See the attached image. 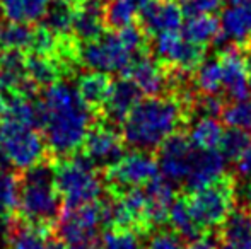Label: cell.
<instances>
[{
  "label": "cell",
  "instance_id": "obj_23",
  "mask_svg": "<svg viewBox=\"0 0 251 249\" xmlns=\"http://www.w3.org/2000/svg\"><path fill=\"white\" fill-rule=\"evenodd\" d=\"M113 80L104 72H87L82 73L77 80V92L82 97V101L89 108H102V104L108 99V94L111 91Z\"/></svg>",
  "mask_w": 251,
  "mask_h": 249
},
{
  "label": "cell",
  "instance_id": "obj_8",
  "mask_svg": "<svg viewBox=\"0 0 251 249\" xmlns=\"http://www.w3.org/2000/svg\"><path fill=\"white\" fill-rule=\"evenodd\" d=\"M106 224L104 202H93L80 206H67L58 217V234L70 248L84 246L94 241L98 229Z\"/></svg>",
  "mask_w": 251,
  "mask_h": 249
},
{
  "label": "cell",
  "instance_id": "obj_18",
  "mask_svg": "<svg viewBox=\"0 0 251 249\" xmlns=\"http://www.w3.org/2000/svg\"><path fill=\"white\" fill-rule=\"evenodd\" d=\"M140 16L144 29L151 34L178 31L183 26V10L173 0H151Z\"/></svg>",
  "mask_w": 251,
  "mask_h": 249
},
{
  "label": "cell",
  "instance_id": "obj_25",
  "mask_svg": "<svg viewBox=\"0 0 251 249\" xmlns=\"http://www.w3.org/2000/svg\"><path fill=\"white\" fill-rule=\"evenodd\" d=\"M151 0H109L104 9V23L113 29H122L133 24Z\"/></svg>",
  "mask_w": 251,
  "mask_h": 249
},
{
  "label": "cell",
  "instance_id": "obj_32",
  "mask_svg": "<svg viewBox=\"0 0 251 249\" xmlns=\"http://www.w3.org/2000/svg\"><path fill=\"white\" fill-rule=\"evenodd\" d=\"M21 178L10 171H0V215L10 217L19 206Z\"/></svg>",
  "mask_w": 251,
  "mask_h": 249
},
{
  "label": "cell",
  "instance_id": "obj_17",
  "mask_svg": "<svg viewBox=\"0 0 251 249\" xmlns=\"http://www.w3.org/2000/svg\"><path fill=\"white\" fill-rule=\"evenodd\" d=\"M146 217L147 226H162L168 220L169 210L175 203V188L164 176H155L151 183L146 184Z\"/></svg>",
  "mask_w": 251,
  "mask_h": 249
},
{
  "label": "cell",
  "instance_id": "obj_12",
  "mask_svg": "<svg viewBox=\"0 0 251 249\" xmlns=\"http://www.w3.org/2000/svg\"><path fill=\"white\" fill-rule=\"evenodd\" d=\"M84 156L94 166L106 167L123 156V136L108 125H100L89 130L84 140Z\"/></svg>",
  "mask_w": 251,
  "mask_h": 249
},
{
  "label": "cell",
  "instance_id": "obj_40",
  "mask_svg": "<svg viewBox=\"0 0 251 249\" xmlns=\"http://www.w3.org/2000/svg\"><path fill=\"white\" fill-rule=\"evenodd\" d=\"M238 169L243 176L251 178V145H250V149L246 150L245 156L238 160Z\"/></svg>",
  "mask_w": 251,
  "mask_h": 249
},
{
  "label": "cell",
  "instance_id": "obj_4",
  "mask_svg": "<svg viewBox=\"0 0 251 249\" xmlns=\"http://www.w3.org/2000/svg\"><path fill=\"white\" fill-rule=\"evenodd\" d=\"M53 180L65 206H80L100 200L102 183L96 166L86 156L65 157L53 166Z\"/></svg>",
  "mask_w": 251,
  "mask_h": 249
},
{
  "label": "cell",
  "instance_id": "obj_5",
  "mask_svg": "<svg viewBox=\"0 0 251 249\" xmlns=\"http://www.w3.org/2000/svg\"><path fill=\"white\" fill-rule=\"evenodd\" d=\"M47 149L45 136L34 126L5 120L0 123V156L14 169L26 171L43 162Z\"/></svg>",
  "mask_w": 251,
  "mask_h": 249
},
{
  "label": "cell",
  "instance_id": "obj_33",
  "mask_svg": "<svg viewBox=\"0 0 251 249\" xmlns=\"http://www.w3.org/2000/svg\"><path fill=\"white\" fill-rule=\"evenodd\" d=\"M251 145V136L246 130H239V128H229L227 132H224L221 138V152L226 159L229 160H236L238 162L243 156L246 154V150Z\"/></svg>",
  "mask_w": 251,
  "mask_h": 249
},
{
  "label": "cell",
  "instance_id": "obj_20",
  "mask_svg": "<svg viewBox=\"0 0 251 249\" xmlns=\"http://www.w3.org/2000/svg\"><path fill=\"white\" fill-rule=\"evenodd\" d=\"M221 29L229 41L236 45L251 43V2L229 5L221 17Z\"/></svg>",
  "mask_w": 251,
  "mask_h": 249
},
{
  "label": "cell",
  "instance_id": "obj_27",
  "mask_svg": "<svg viewBox=\"0 0 251 249\" xmlns=\"http://www.w3.org/2000/svg\"><path fill=\"white\" fill-rule=\"evenodd\" d=\"M168 220L173 227V232L183 239H199L201 236V229L195 222L186 198H176L169 210Z\"/></svg>",
  "mask_w": 251,
  "mask_h": 249
},
{
  "label": "cell",
  "instance_id": "obj_15",
  "mask_svg": "<svg viewBox=\"0 0 251 249\" xmlns=\"http://www.w3.org/2000/svg\"><path fill=\"white\" fill-rule=\"evenodd\" d=\"M125 73L146 96H161L169 87V73L164 70L162 63L149 57H137Z\"/></svg>",
  "mask_w": 251,
  "mask_h": 249
},
{
  "label": "cell",
  "instance_id": "obj_24",
  "mask_svg": "<svg viewBox=\"0 0 251 249\" xmlns=\"http://www.w3.org/2000/svg\"><path fill=\"white\" fill-rule=\"evenodd\" d=\"M50 226L24 222L10 230L9 249H48L50 244Z\"/></svg>",
  "mask_w": 251,
  "mask_h": 249
},
{
  "label": "cell",
  "instance_id": "obj_44",
  "mask_svg": "<svg viewBox=\"0 0 251 249\" xmlns=\"http://www.w3.org/2000/svg\"><path fill=\"white\" fill-rule=\"evenodd\" d=\"M72 249H101L100 246H96V244L89 243V244H84V246H77V248H72Z\"/></svg>",
  "mask_w": 251,
  "mask_h": 249
},
{
  "label": "cell",
  "instance_id": "obj_38",
  "mask_svg": "<svg viewBox=\"0 0 251 249\" xmlns=\"http://www.w3.org/2000/svg\"><path fill=\"white\" fill-rule=\"evenodd\" d=\"M146 249H183V246L175 232L159 230V232H155V236L151 237Z\"/></svg>",
  "mask_w": 251,
  "mask_h": 249
},
{
  "label": "cell",
  "instance_id": "obj_30",
  "mask_svg": "<svg viewBox=\"0 0 251 249\" xmlns=\"http://www.w3.org/2000/svg\"><path fill=\"white\" fill-rule=\"evenodd\" d=\"M75 0H51L47 12V26L58 36H70Z\"/></svg>",
  "mask_w": 251,
  "mask_h": 249
},
{
  "label": "cell",
  "instance_id": "obj_42",
  "mask_svg": "<svg viewBox=\"0 0 251 249\" xmlns=\"http://www.w3.org/2000/svg\"><path fill=\"white\" fill-rule=\"evenodd\" d=\"M48 249H70V246L67 243H63V241H50Z\"/></svg>",
  "mask_w": 251,
  "mask_h": 249
},
{
  "label": "cell",
  "instance_id": "obj_16",
  "mask_svg": "<svg viewBox=\"0 0 251 249\" xmlns=\"http://www.w3.org/2000/svg\"><path fill=\"white\" fill-rule=\"evenodd\" d=\"M142 96V91L128 77L115 80L111 86V91L108 94V99L102 104L106 120L109 123H123V120L139 104Z\"/></svg>",
  "mask_w": 251,
  "mask_h": 249
},
{
  "label": "cell",
  "instance_id": "obj_7",
  "mask_svg": "<svg viewBox=\"0 0 251 249\" xmlns=\"http://www.w3.org/2000/svg\"><path fill=\"white\" fill-rule=\"evenodd\" d=\"M236 186L231 178H221L215 183L192 191L186 198L195 222L201 230L222 226L226 217L231 213L234 203Z\"/></svg>",
  "mask_w": 251,
  "mask_h": 249
},
{
  "label": "cell",
  "instance_id": "obj_3",
  "mask_svg": "<svg viewBox=\"0 0 251 249\" xmlns=\"http://www.w3.org/2000/svg\"><path fill=\"white\" fill-rule=\"evenodd\" d=\"M60 195L53 180V167L45 162L24 171L21 178L19 213L24 222L50 226L58 217Z\"/></svg>",
  "mask_w": 251,
  "mask_h": 249
},
{
  "label": "cell",
  "instance_id": "obj_36",
  "mask_svg": "<svg viewBox=\"0 0 251 249\" xmlns=\"http://www.w3.org/2000/svg\"><path fill=\"white\" fill-rule=\"evenodd\" d=\"M224 0H181L183 16H203V14H214L221 9Z\"/></svg>",
  "mask_w": 251,
  "mask_h": 249
},
{
  "label": "cell",
  "instance_id": "obj_21",
  "mask_svg": "<svg viewBox=\"0 0 251 249\" xmlns=\"http://www.w3.org/2000/svg\"><path fill=\"white\" fill-rule=\"evenodd\" d=\"M51 0H0V14L17 24H36L45 19Z\"/></svg>",
  "mask_w": 251,
  "mask_h": 249
},
{
  "label": "cell",
  "instance_id": "obj_11",
  "mask_svg": "<svg viewBox=\"0 0 251 249\" xmlns=\"http://www.w3.org/2000/svg\"><path fill=\"white\" fill-rule=\"evenodd\" d=\"M193 152L195 147L190 142L188 135L176 132L168 136L159 147L157 156V166L162 176L171 183H183L190 171Z\"/></svg>",
  "mask_w": 251,
  "mask_h": 249
},
{
  "label": "cell",
  "instance_id": "obj_47",
  "mask_svg": "<svg viewBox=\"0 0 251 249\" xmlns=\"http://www.w3.org/2000/svg\"><path fill=\"white\" fill-rule=\"evenodd\" d=\"M0 79H2V65H0Z\"/></svg>",
  "mask_w": 251,
  "mask_h": 249
},
{
  "label": "cell",
  "instance_id": "obj_43",
  "mask_svg": "<svg viewBox=\"0 0 251 249\" xmlns=\"http://www.w3.org/2000/svg\"><path fill=\"white\" fill-rule=\"evenodd\" d=\"M243 200H245V203L251 208V183L243 189Z\"/></svg>",
  "mask_w": 251,
  "mask_h": 249
},
{
  "label": "cell",
  "instance_id": "obj_37",
  "mask_svg": "<svg viewBox=\"0 0 251 249\" xmlns=\"http://www.w3.org/2000/svg\"><path fill=\"white\" fill-rule=\"evenodd\" d=\"M224 99L219 94H203L197 103V108L203 116H219L224 110Z\"/></svg>",
  "mask_w": 251,
  "mask_h": 249
},
{
  "label": "cell",
  "instance_id": "obj_26",
  "mask_svg": "<svg viewBox=\"0 0 251 249\" xmlns=\"http://www.w3.org/2000/svg\"><path fill=\"white\" fill-rule=\"evenodd\" d=\"M221 33V21L214 17V14L192 16L183 26V36L193 43L205 48V45L212 43Z\"/></svg>",
  "mask_w": 251,
  "mask_h": 249
},
{
  "label": "cell",
  "instance_id": "obj_34",
  "mask_svg": "<svg viewBox=\"0 0 251 249\" xmlns=\"http://www.w3.org/2000/svg\"><path fill=\"white\" fill-rule=\"evenodd\" d=\"M221 116L224 123L231 128L251 132V96L245 99H236L234 103L224 106Z\"/></svg>",
  "mask_w": 251,
  "mask_h": 249
},
{
  "label": "cell",
  "instance_id": "obj_13",
  "mask_svg": "<svg viewBox=\"0 0 251 249\" xmlns=\"http://www.w3.org/2000/svg\"><path fill=\"white\" fill-rule=\"evenodd\" d=\"M226 157L217 149H195L190 164V171L185 178V186L190 191H195L203 186L215 183L224 178L226 171Z\"/></svg>",
  "mask_w": 251,
  "mask_h": 249
},
{
  "label": "cell",
  "instance_id": "obj_28",
  "mask_svg": "<svg viewBox=\"0 0 251 249\" xmlns=\"http://www.w3.org/2000/svg\"><path fill=\"white\" fill-rule=\"evenodd\" d=\"M224 135L222 125L214 116H201L192 125L188 133L190 142L195 149H217Z\"/></svg>",
  "mask_w": 251,
  "mask_h": 249
},
{
  "label": "cell",
  "instance_id": "obj_31",
  "mask_svg": "<svg viewBox=\"0 0 251 249\" xmlns=\"http://www.w3.org/2000/svg\"><path fill=\"white\" fill-rule=\"evenodd\" d=\"M195 86L201 94H217L222 89V67L219 58L205 60L197 67Z\"/></svg>",
  "mask_w": 251,
  "mask_h": 249
},
{
  "label": "cell",
  "instance_id": "obj_29",
  "mask_svg": "<svg viewBox=\"0 0 251 249\" xmlns=\"http://www.w3.org/2000/svg\"><path fill=\"white\" fill-rule=\"evenodd\" d=\"M33 29L27 24L0 21V53L29 50Z\"/></svg>",
  "mask_w": 251,
  "mask_h": 249
},
{
  "label": "cell",
  "instance_id": "obj_22",
  "mask_svg": "<svg viewBox=\"0 0 251 249\" xmlns=\"http://www.w3.org/2000/svg\"><path fill=\"white\" fill-rule=\"evenodd\" d=\"M70 68L65 62L58 58L43 57V55L29 53L26 55V73L27 79L40 89V87H48L50 84L60 80V75Z\"/></svg>",
  "mask_w": 251,
  "mask_h": 249
},
{
  "label": "cell",
  "instance_id": "obj_39",
  "mask_svg": "<svg viewBox=\"0 0 251 249\" xmlns=\"http://www.w3.org/2000/svg\"><path fill=\"white\" fill-rule=\"evenodd\" d=\"M217 249H251V234L239 237H222Z\"/></svg>",
  "mask_w": 251,
  "mask_h": 249
},
{
  "label": "cell",
  "instance_id": "obj_46",
  "mask_svg": "<svg viewBox=\"0 0 251 249\" xmlns=\"http://www.w3.org/2000/svg\"><path fill=\"white\" fill-rule=\"evenodd\" d=\"M248 63H250V70H251V51H250V58H248Z\"/></svg>",
  "mask_w": 251,
  "mask_h": 249
},
{
  "label": "cell",
  "instance_id": "obj_1",
  "mask_svg": "<svg viewBox=\"0 0 251 249\" xmlns=\"http://www.w3.org/2000/svg\"><path fill=\"white\" fill-rule=\"evenodd\" d=\"M38 113L45 142L53 154L67 157L84 145L93 123V113L75 86L56 80L45 87L38 103Z\"/></svg>",
  "mask_w": 251,
  "mask_h": 249
},
{
  "label": "cell",
  "instance_id": "obj_14",
  "mask_svg": "<svg viewBox=\"0 0 251 249\" xmlns=\"http://www.w3.org/2000/svg\"><path fill=\"white\" fill-rule=\"evenodd\" d=\"M222 67V87L232 99H245L251 96L250 63L238 50H226L219 57Z\"/></svg>",
  "mask_w": 251,
  "mask_h": 249
},
{
  "label": "cell",
  "instance_id": "obj_19",
  "mask_svg": "<svg viewBox=\"0 0 251 249\" xmlns=\"http://www.w3.org/2000/svg\"><path fill=\"white\" fill-rule=\"evenodd\" d=\"M104 9L96 0H75L72 34L80 41L96 40L104 33Z\"/></svg>",
  "mask_w": 251,
  "mask_h": 249
},
{
  "label": "cell",
  "instance_id": "obj_41",
  "mask_svg": "<svg viewBox=\"0 0 251 249\" xmlns=\"http://www.w3.org/2000/svg\"><path fill=\"white\" fill-rule=\"evenodd\" d=\"M186 249H215V246L210 239H207V237H201V239L199 237V239H193V243Z\"/></svg>",
  "mask_w": 251,
  "mask_h": 249
},
{
  "label": "cell",
  "instance_id": "obj_9",
  "mask_svg": "<svg viewBox=\"0 0 251 249\" xmlns=\"http://www.w3.org/2000/svg\"><path fill=\"white\" fill-rule=\"evenodd\" d=\"M159 173L157 159L147 154V150H133L123 154L113 166L106 171L109 188L116 193L132 188H140L151 183Z\"/></svg>",
  "mask_w": 251,
  "mask_h": 249
},
{
  "label": "cell",
  "instance_id": "obj_48",
  "mask_svg": "<svg viewBox=\"0 0 251 249\" xmlns=\"http://www.w3.org/2000/svg\"><path fill=\"white\" fill-rule=\"evenodd\" d=\"M250 2H251V0H250Z\"/></svg>",
  "mask_w": 251,
  "mask_h": 249
},
{
  "label": "cell",
  "instance_id": "obj_35",
  "mask_svg": "<svg viewBox=\"0 0 251 249\" xmlns=\"http://www.w3.org/2000/svg\"><path fill=\"white\" fill-rule=\"evenodd\" d=\"M101 249H142V241L135 229L115 227L104 234Z\"/></svg>",
  "mask_w": 251,
  "mask_h": 249
},
{
  "label": "cell",
  "instance_id": "obj_45",
  "mask_svg": "<svg viewBox=\"0 0 251 249\" xmlns=\"http://www.w3.org/2000/svg\"><path fill=\"white\" fill-rule=\"evenodd\" d=\"M229 5H243V3H248L250 0H226Z\"/></svg>",
  "mask_w": 251,
  "mask_h": 249
},
{
  "label": "cell",
  "instance_id": "obj_10",
  "mask_svg": "<svg viewBox=\"0 0 251 249\" xmlns=\"http://www.w3.org/2000/svg\"><path fill=\"white\" fill-rule=\"evenodd\" d=\"M152 50L157 60L179 72L193 70L203 62L205 48L186 40L178 31H166L154 34Z\"/></svg>",
  "mask_w": 251,
  "mask_h": 249
},
{
  "label": "cell",
  "instance_id": "obj_6",
  "mask_svg": "<svg viewBox=\"0 0 251 249\" xmlns=\"http://www.w3.org/2000/svg\"><path fill=\"white\" fill-rule=\"evenodd\" d=\"M139 53L128 46L120 31L102 33L96 40L86 41L82 46L77 48V58L91 70L104 73L126 72Z\"/></svg>",
  "mask_w": 251,
  "mask_h": 249
},
{
  "label": "cell",
  "instance_id": "obj_2",
  "mask_svg": "<svg viewBox=\"0 0 251 249\" xmlns=\"http://www.w3.org/2000/svg\"><path fill=\"white\" fill-rule=\"evenodd\" d=\"M185 101L179 96H149L123 120V142L139 150L159 149L185 121Z\"/></svg>",
  "mask_w": 251,
  "mask_h": 249
}]
</instances>
